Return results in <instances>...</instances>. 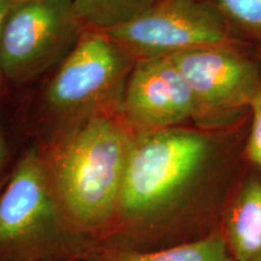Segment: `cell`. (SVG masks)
Listing matches in <instances>:
<instances>
[{
  "label": "cell",
  "instance_id": "obj_13",
  "mask_svg": "<svg viewBox=\"0 0 261 261\" xmlns=\"http://www.w3.org/2000/svg\"><path fill=\"white\" fill-rule=\"evenodd\" d=\"M255 48L257 64H259V87L254 98L249 113V133L246 144V159L249 163L261 171V47Z\"/></svg>",
  "mask_w": 261,
  "mask_h": 261
},
{
  "label": "cell",
  "instance_id": "obj_14",
  "mask_svg": "<svg viewBox=\"0 0 261 261\" xmlns=\"http://www.w3.org/2000/svg\"><path fill=\"white\" fill-rule=\"evenodd\" d=\"M15 0H0V75L2 71V39H3V31H4L5 19L8 17V14L11 9Z\"/></svg>",
  "mask_w": 261,
  "mask_h": 261
},
{
  "label": "cell",
  "instance_id": "obj_2",
  "mask_svg": "<svg viewBox=\"0 0 261 261\" xmlns=\"http://www.w3.org/2000/svg\"><path fill=\"white\" fill-rule=\"evenodd\" d=\"M133 137L108 115L89 116L42 156L58 203L80 233H112Z\"/></svg>",
  "mask_w": 261,
  "mask_h": 261
},
{
  "label": "cell",
  "instance_id": "obj_11",
  "mask_svg": "<svg viewBox=\"0 0 261 261\" xmlns=\"http://www.w3.org/2000/svg\"><path fill=\"white\" fill-rule=\"evenodd\" d=\"M158 0H74L75 14L81 23L110 31L144 14Z\"/></svg>",
  "mask_w": 261,
  "mask_h": 261
},
{
  "label": "cell",
  "instance_id": "obj_7",
  "mask_svg": "<svg viewBox=\"0 0 261 261\" xmlns=\"http://www.w3.org/2000/svg\"><path fill=\"white\" fill-rule=\"evenodd\" d=\"M132 60L104 32L85 33L48 85V108L76 114L106 103L123 84Z\"/></svg>",
  "mask_w": 261,
  "mask_h": 261
},
{
  "label": "cell",
  "instance_id": "obj_1",
  "mask_svg": "<svg viewBox=\"0 0 261 261\" xmlns=\"http://www.w3.org/2000/svg\"><path fill=\"white\" fill-rule=\"evenodd\" d=\"M249 123L248 116L226 128L189 125L135 135L113 231L146 232L223 200L247 161Z\"/></svg>",
  "mask_w": 261,
  "mask_h": 261
},
{
  "label": "cell",
  "instance_id": "obj_10",
  "mask_svg": "<svg viewBox=\"0 0 261 261\" xmlns=\"http://www.w3.org/2000/svg\"><path fill=\"white\" fill-rule=\"evenodd\" d=\"M89 261H237L230 252L225 236L210 234L195 242L160 250H142L135 247L109 244L87 256Z\"/></svg>",
  "mask_w": 261,
  "mask_h": 261
},
{
  "label": "cell",
  "instance_id": "obj_4",
  "mask_svg": "<svg viewBox=\"0 0 261 261\" xmlns=\"http://www.w3.org/2000/svg\"><path fill=\"white\" fill-rule=\"evenodd\" d=\"M168 57L194 97V126L226 128L249 116L260 79L255 48L220 45Z\"/></svg>",
  "mask_w": 261,
  "mask_h": 261
},
{
  "label": "cell",
  "instance_id": "obj_15",
  "mask_svg": "<svg viewBox=\"0 0 261 261\" xmlns=\"http://www.w3.org/2000/svg\"><path fill=\"white\" fill-rule=\"evenodd\" d=\"M4 158H5V142H4V137H3L2 129H0V167H2Z\"/></svg>",
  "mask_w": 261,
  "mask_h": 261
},
{
  "label": "cell",
  "instance_id": "obj_5",
  "mask_svg": "<svg viewBox=\"0 0 261 261\" xmlns=\"http://www.w3.org/2000/svg\"><path fill=\"white\" fill-rule=\"evenodd\" d=\"M104 33L136 61L220 45L254 47L203 0H158L133 21Z\"/></svg>",
  "mask_w": 261,
  "mask_h": 261
},
{
  "label": "cell",
  "instance_id": "obj_6",
  "mask_svg": "<svg viewBox=\"0 0 261 261\" xmlns=\"http://www.w3.org/2000/svg\"><path fill=\"white\" fill-rule=\"evenodd\" d=\"M74 0H17L5 19L2 71L25 80L47 69L76 42Z\"/></svg>",
  "mask_w": 261,
  "mask_h": 261
},
{
  "label": "cell",
  "instance_id": "obj_8",
  "mask_svg": "<svg viewBox=\"0 0 261 261\" xmlns=\"http://www.w3.org/2000/svg\"><path fill=\"white\" fill-rule=\"evenodd\" d=\"M126 121L137 132L194 125L195 102L168 56L143 58L129 71L122 99Z\"/></svg>",
  "mask_w": 261,
  "mask_h": 261
},
{
  "label": "cell",
  "instance_id": "obj_12",
  "mask_svg": "<svg viewBox=\"0 0 261 261\" xmlns=\"http://www.w3.org/2000/svg\"><path fill=\"white\" fill-rule=\"evenodd\" d=\"M213 6L238 34L261 47V0H203Z\"/></svg>",
  "mask_w": 261,
  "mask_h": 261
},
{
  "label": "cell",
  "instance_id": "obj_3",
  "mask_svg": "<svg viewBox=\"0 0 261 261\" xmlns=\"http://www.w3.org/2000/svg\"><path fill=\"white\" fill-rule=\"evenodd\" d=\"M93 250L62 211L42 156L28 151L0 195V261H74Z\"/></svg>",
  "mask_w": 261,
  "mask_h": 261
},
{
  "label": "cell",
  "instance_id": "obj_9",
  "mask_svg": "<svg viewBox=\"0 0 261 261\" xmlns=\"http://www.w3.org/2000/svg\"><path fill=\"white\" fill-rule=\"evenodd\" d=\"M225 240L237 261H261V178L247 175L225 207Z\"/></svg>",
  "mask_w": 261,
  "mask_h": 261
}]
</instances>
